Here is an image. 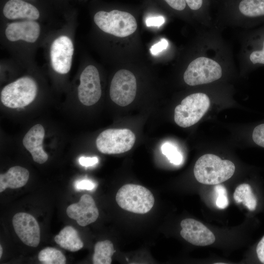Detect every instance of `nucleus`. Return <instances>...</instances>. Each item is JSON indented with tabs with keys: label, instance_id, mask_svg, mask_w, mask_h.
Here are the masks:
<instances>
[{
	"label": "nucleus",
	"instance_id": "16",
	"mask_svg": "<svg viewBox=\"0 0 264 264\" xmlns=\"http://www.w3.org/2000/svg\"><path fill=\"white\" fill-rule=\"evenodd\" d=\"M3 13L7 19H25L34 21L40 17L38 9L32 4L22 0H9L5 4Z\"/></svg>",
	"mask_w": 264,
	"mask_h": 264
},
{
	"label": "nucleus",
	"instance_id": "5",
	"mask_svg": "<svg viewBox=\"0 0 264 264\" xmlns=\"http://www.w3.org/2000/svg\"><path fill=\"white\" fill-rule=\"evenodd\" d=\"M210 105L209 98L206 94L200 92L191 94L176 107L175 122L181 127H189L200 120Z\"/></svg>",
	"mask_w": 264,
	"mask_h": 264
},
{
	"label": "nucleus",
	"instance_id": "33",
	"mask_svg": "<svg viewBox=\"0 0 264 264\" xmlns=\"http://www.w3.org/2000/svg\"><path fill=\"white\" fill-rule=\"evenodd\" d=\"M2 254V247L1 245H0V258H1Z\"/></svg>",
	"mask_w": 264,
	"mask_h": 264
},
{
	"label": "nucleus",
	"instance_id": "18",
	"mask_svg": "<svg viewBox=\"0 0 264 264\" xmlns=\"http://www.w3.org/2000/svg\"><path fill=\"white\" fill-rule=\"evenodd\" d=\"M54 240L61 247L71 252L77 251L84 246L77 231L71 226L63 228L55 236Z\"/></svg>",
	"mask_w": 264,
	"mask_h": 264
},
{
	"label": "nucleus",
	"instance_id": "10",
	"mask_svg": "<svg viewBox=\"0 0 264 264\" xmlns=\"http://www.w3.org/2000/svg\"><path fill=\"white\" fill-rule=\"evenodd\" d=\"M74 47L71 39L66 36H61L52 43L50 50L53 69L62 74L68 73L71 68Z\"/></svg>",
	"mask_w": 264,
	"mask_h": 264
},
{
	"label": "nucleus",
	"instance_id": "13",
	"mask_svg": "<svg viewBox=\"0 0 264 264\" xmlns=\"http://www.w3.org/2000/svg\"><path fill=\"white\" fill-rule=\"evenodd\" d=\"M66 214L81 226L94 222L99 216V211L93 198L88 194L83 195L77 203L69 205Z\"/></svg>",
	"mask_w": 264,
	"mask_h": 264
},
{
	"label": "nucleus",
	"instance_id": "8",
	"mask_svg": "<svg viewBox=\"0 0 264 264\" xmlns=\"http://www.w3.org/2000/svg\"><path fill=\"white\" fill-rule=\"evenodd\" d=\"M136 81L133 74L127 69H120L114 74L110 83V95L117 105L125 107L134 99Z\"/></svg>",
	"mask_w": 264,
	"mask_h": 264
},
{
	"label": "nucleus",
	"instance_id": "22",
	"mask_svg": "<svg viewBox=\"0 0 264 264\" xmlns=\"http://www.w3.org/2000/svg\"><path fill=\"white\" fill-rule=\"evenodd\" d=\"M38 260L44 264H65L66 258L63 253L54 247H47L40 251Z\"/></svg>",
	"mask_w": 264,
	"mask_h": 264
},
{
	"label": "nucleus",
	"instance_id": "28",
	"mask_svg": "<svg viewBox=\"0 0 264 264\" xmlns=\"http://www.w3.org/2000/svg\"><path fill=\"white\" fill-rule=\"evenodd\" d=\"M95 186V184L92 181L86 179L77 181L75 183V187L78 190H91Z\"/></svg>",
	"mask_w": 264,
	"mask_h": 264
},
{
	"label": "nucleus",
	"instance_id": "15",
	"mask_svg": "<svg viewBox=\"0 0 264 264\" xmlns=\"http://www.w3.org/2000/svg\"><path fill=\"white\" fill-rule=\"evenodd\" d=\"M40 34L39 23L30 20L11 23L5 29V36L11 42L23 40L33 43L37 40Z\"/></svg>",
	"mask_w": 264,
	"mask_h": 264
},
{
	"label": "nucleus",
	"instance_id": "17",
	"mask_svg": "<svg viewBox=\"0 0 264 264\" xmlns=\"http://www.w3.org/2000/svg\"><path fill=\"white\" fill-rule=\"evenodd\" d=\"M29 177L27 169L19 166L11 167L6 173L0 175V192L6 188L17 189L25 185Z\"/></svg>",
	"mask_w": 264,
	"mask_h": 264
},
{
	"label": "nucleus",
	"instance_id": "19",
	"mask_svg": "<svg viewBox=\"0 0 264 264\" xmlns=\"http://www.w3.org/2000/svg\"><path fill=\"white\" fill-rule=\"evenodd\" d=\"M236 8L244 17L254 19L264 18V0H239Z\"/></svg>",
	"mask_w": 264,
	"mask_h": 264
},
{
	"label": "nucleus",
	"instance_id": "21",
	"mask_svg": "<svg viewBox=\"0 0 264 264\" xmlns=\"http://www.w3.org/2000/svg\"><path fill=\"white\" fill-rule=\"evenodd\" d=\"M233 197L236 203H242L250 211L255 210L257 203V198L248 184L239 185L234 191Z\"/></svg>",
	"mask_w": 264,
	"mask_h": 264
},
{
	"label": "nucleus",
	"instance_id": "31",
	"mask_svg": "<svg viewBox=\"0 0 264 264\" xmlns=\"http://www.w3.org/2000/svg\"><path fill=\"white\" fill-rule=\"evenodd\" d=\"M165 22L164 17L162 16L150 17L147 19L146 23L148 26H160Z\"/></svg>",
	"mask_w": 264,
	"mask_h": 264
},
{
	"label": "nucleus",
	"instance_id": "29",
	"mask_svg": "<svg viewBox=\"0 0 264 264\" xmlns=\"http://www.w3.org/2000/svg\"><path fill=\"white\" fill-rule=\"evenodd\" d=\"M168 45V41L165 39H162L159 42L151 47V52L152 54L156 55L166 49Z\"/></svg>",
	"mask_w": 264,
	"mask_h": 264
},
{
	"label": "nucleus",
	"instance_id": "2",
	"mask_svg": "<svg viewBox=\"0 0 264 264\" xmlns=\"http://www.w3.org/2000/svg\"><path fill=\"white\" fill-rule=\"evenodd\" d=\"M94 21L104 32L118 37H125L137 28L134 17L130 13L117 9L109 12L101 10L95 13Z\"/></svg>",
	"mask_w": 264,
	"mask_h": 264
},
{
	"label": "nucleus",
	"instance_id": "7",
	"mask_svg": "<svg viewBox=\"0 0 264 264\" xmlns=\"http://www.w3.org/2000/svg\"><path fill=\"white\" fill-rule=\"evenodd\" d=\"M135 141V136L130 130L109 129L98 136L96 145L102 154H118L130 150Z\"/></svg>",
	"mask_w": 264,
	"mask_h": 264
},
{
	"label": "nucleus",
	"instance_id": "1",
	"mask_svg": "<svg viewBox=\"0 0 264 264\" xmlns=\"http://www.w3.org/2000/svg\"><path fill=\"white\" fill-rule=\"evenodd\" d=\"M234 164L228 160L221 159L213 154H205L196 161L194 174L198 182L207 185L220 184L234 174Z\"/></svg>",
	"mask_w": 264,
	"mask_h": 264
},
{
	"label": "nucleus",
	"instance_id": "26",
	"mask_svg": "<svg viewBox=\"0 0 264 264\" xmlns=\"http://www.w3.org/2000/svg\"><path fill=\"white\" fill-rule=\"evenodd\" d=\"M249 59L253 65H264V41L263 49L252 51L249 54Z\"/></svg>",
	"mask_w": 264,
	"mask_h": 264
},
{
	"label": "nucleus",
	"instance_id": "20",
	"mask_svg": "<svg viewBox=\"0 0 264 264\" xmlns=\"http://www.w3.org/2000/svg\"><path fill=\"white\" fill-rule=\"evenodd\" d=\"M115 252L112 242L109 240L98 242L94 246L92 256L94 264H110L111 257Z\"/></svg>",
	"mask_w": 264,
	"mask_h": 264
},
{
	"label": "nucleus",
	"instance_id": "25",
	"mask_svg": "<svg viewBox=\"0 0 264 264\" xmlns=\"http://www.w3.org/2000/svg\"><path fill=\"white\" fill-rule=\"evenodd\" d=\"M252 137L255 144L264 148V123L257 126L254 129Z\"/></svg>",
	"mask_w": 264,
	"mask_h": 264
},
{
	"label": "nucleus",
	"instance_id": "32",
	"mask_svg": "<svg viewBox=\"0 0 264 264\" xmlns=\"http://www.w3.org/2000/svg\"><path fill=\"white\" fill-rule=\"evenodd\" d=\"M256 252L260 261L264 264V236L262 238L257 246Z\"/></svg>",
	"mask_w": 264,
	"mask_h": 264
},
{
	"label": "nucleus",
	"instance_id": "4",
	"mask_svg": "<svg viewBox=\"0 0 264 264\" xmlns=\"http://www.w3.org/2000/svg\"><path fill=\"white\" fill-rule=\"evenodd\" d=\"M37 91L35 81L30 77H22L3 88L0 100L4 106L9 108L23 107L34 101Z\"/></svg>",
	"mask_w": 264,
	"mask_h": 264
},
{
	"label": "nucleus",
	"instance_id": "23",
	"mask_svg": "<svg viewBox=\"0 0 264 264\" xmlns=\"http://www.w3.org/2000/svg\"><path fill=\"white\" fill-rule=\"evenodd\" d=\"M162 154L165 155L169 161L174 165H179L183 160V156L177 148L169 142L164 143L161 147Z\"/></svg>",
	"mask_w": 264,
	"mask_h": 264
},
{
	"label": "nucleus",
	"instance_id": "3",
	"mask_svg": "<svg viewBox=\"0 0 264 264\" xmlns=\"http://www.w3.org/2000/svg\"><path fill=\"white\" fill-rule=\"evenodd\" d=\"M115 198L120 207L136 214L148 213L154 203V197L149 190L133 184L122 186L118 190Z\"/></svg>",
	"mask_w": 264,
	"mask_h": 264
},
{
	"label": "nucleus",
	"instance_id": "24",
	"mask_svg": "<svg viewBox=\"0 0 264 264\" xmlns=\"http://www.w3.org/2000/svg\"><path fill=\"white\" fill-rule=\"evenodd\" d=\"M214 191L217 196L216 204L220 209H224L229 204L227 196V191L224 186L220 184H216L214 187Z\"/></svg>",
	"mask_w": 264,
	"mask_h": 264
},
{
	"label": "nucleus",
	"instance_id": "30",
	"mask_svg": "<svg viewBox=\"0 0 264 264\" xmlns=\"http://www.w3.org/2000/svg\"><path fill=\"white\" fill-rule=\"evenodd\" d=\"M79 163L83 166L89 167L92 166L98 162V159L97 157H85L81 156L79 159Z\"/></svg>",
	"mask_w": 264,
	"mask_h": 264
},
{
	"label": "nucleus",
	"instance_id": "6",
	"mask_svg": "<svg viewBox=\"0 0 264 264\" xmlns=\"http://www.w3.org/2000/svg\"><path fill=\"white\" fill-rule=\"evenodd\" d=\"M222 76V68L215 60L205 57H199L188 65L184 75V82L194 86L213 82Z\"/></svg>",
	"mask_w": 264,
	"mask_h": 264
},
{
	"label": "nucleus",
	"instance_id": "9",
	"mask_svg": "<svg viewBox=\"0 0 264 264\" xmlns=\"http://www.w3.org/2000/svg\"><path fill=\"white\" fill-rule=\"evenodd\" d=\"M78 87V96L84 105L89 106L100 99L102 91L99 72L92 65L87 66L82 71Z\"/></svg>",
	"mask_w": 264,
	"mask_h": 264
},
{
	"label": "nucleus",
	"instance_id": "11",
	"mask_svg": "<svg viewBox=\"0 0 264 264\" xmlns=\"http://www.w3.org/2000/svg\"><path fill=\"white\" fill-rule=\"evenodd\" d=\"M12 224L20 240L26 245L37 247L40 242V228L35 218L31 215L19 212L13 217Z\"/></svg>",
	"mask_w": 264,
	"mask_h": 264
},
{
	"label": "nucleus",
	"instance_id": "12",
	"mask_svg": "<svg viewBox=\"0 0 264 264\" xmlns=\"http://www.w3.org/2000/svg\"><path fill=\"white\" fill-rule=\"evenodd\" d=\"M180 234L187 242L196 245L204 246L215 242L213 232L201 222L193 219H186L180 222Z\"/></svg>",
	"mask_w": 264,
	"mask_h": 264
},
{
	"label": "nucleus",
	"instance_id": "14",
	"mask_svg": "<svg viewBox=\"0 0 264 264\" xmlns=\"http://www.w3.org/2000/svg\"><path fill=\"white\" fill-rule=\"evenodd\" d=\"M44 135V128L38 124L28 131L22 140L24 148L31 154L33 160L39 164L45 163L48 158L42 146Z\"/></svg>",
	"mask_w": 264,
	"mask_h": 264
},
{
	"label": "nucleus",
	"instance_id": "27",
	"mask_svg": "<svg viewBox=\"0 0 264 264\" xmlns=\"http://www.w3.org/2000/svg\"><path fill=\"white\" fill-rule=\"evenodd\" d=\"M167 6L173 10L177 11H183L187 5L185 0H162Z\"/></svg>",
	"mask_w": 264,
	"mask_h": 264
}]
</instances>
